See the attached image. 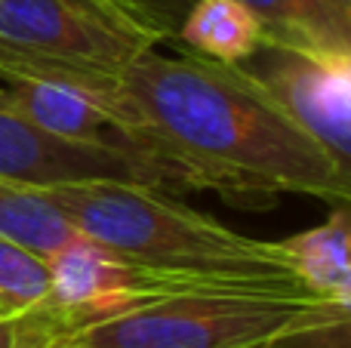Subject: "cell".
Segmentation results:
<instances>
[{"instance_id":"1","label":"cell","mask_w":351,"mask_h":348,"mask_svg":"<svg viewBox=\"0 0 351 348\" xmlns=\"http://www.w3.org/2000/svg\"><path fill=\"white\" fill-rule=\"evenodd\" d=\"M136 145L176 160L197 188L228 197L351 201V170L305 136L241 65L158 47L121 74Z\"/></svg>"},{"instance_id":"2","label":"cell","mask_w":351,"mask_h":348,"mask_svg":"<svg viewBox=\"0 0 351 348\" xmlns=\"http://www.w3.org/2000/svg\"><path fill=\"white\" fill-rule=\"evenodd\" d=\"M80 234L121 259L200 287L308 293L280 240H259L133 182H74L40 191ZM315 296V293H311Z\"/></svg>"},{"instance_id":"3","label":"cell","mask_w":351,"mask_h":348,"mask_svg":"<svg viewBox=\"0 0 351 348\" xmlns=\"http://www.w3.org/2000/svg\"><path fill=\"white\" fill-rule=\"evenodd\" d=\"M160 40L167 37L158 28L117 0H0V77L90 92L130 145L136 114L121 74Z\"/></svg>"},{"instance_id":"4","label":"cell","mask_w":351,"mask_h":348,"mask_svg":"<svg viewBox=\"0 0 351 348\" xmlns=\"http://www.w3.org/2000/svg\"><path fill=\"white\" fill-rule=\"evenodd\" d=\"M333 336L346 343L348 308L311 293L225 287L164 296L68 333L93 348H330Z\"/></svg>"},{"instance_id":"5","label":"cell","mask_w":351,"mask_h":348,"mask_svg":"<svg viewBox=\"0 0 351 348\" xmlns=\"http://www.w3.org/2000/svg\"><path fill=\"white\" fill-rule=\"evenodd\" d=\"M0 182L43 191L74 182H133L152 188H197L188 170L130 142H77L43 133L0 108Z\"/></svg>"},{"instance_id":"6","label":"cell","mask_w":351,"mask_h":348,"mask_svg":"<svg viewBox=\"0 0 351 348\" xmlns=\"http://www.w3.org/2000/svg\"><path fill=\"white\" fill-rule=\"evenodd\" d=\"M241 68L305 136L351 170V55L262 47Z\"/></svg>"},{"instance_id":"7","label":"cell","mask_w":351,"mask_h":348,"mask_svg":"<svg viewBox=\"0 0 351 348\" xmlns=\"http://www.w3.org/2000/svg\"><path fill=\"white\" fill-rule=\"evenodd\" d=\"M0 108L34 123L43 133L77 142H127L111 114L90 96L53 80H10L0 90Z\"/></svg>"},{"instance_id":"8","label":"cell","mask_w":351,"mask_h":348,"mask_svg":"<svg viewBox=\"0 0 351 348\" xmlns=\"http://www.w3.org/2000/svg\"><path fill=\"white\" fill-rule=\"evenodd\" d=\"M262 31V47L351 55V12L324 0H237Z\"/></svg>"},{"instance_id":"9","label":"cell","mask_w":351,"mask_h":348,"mask_svg":"<svg viewBox=\"0 0 351 348\" xmlns=\"http://www.w3.org/2000/svg\"><path fill=\"white\" fill-rule=\"evenodd\" d=\"M287 259H290L296 277L308 293L317 299H327L333 306L348 308L351 306V219H348V203L333 207L327 222L317 228H308L302 234L280 240Z\"/></svg>"},{"instance_id":"10","label":"cell","mask_w":351,"mask_h":348,"mask_svg":"<svg viewBox=\"0 0 351 348\" xmlns=\"http://www.w3.org/2000/svg\"><path fill=\"white\" fill-rule=\"evenodd\" d=\"M176 37L197 55L222 65H241L262 49L259 25L237 0H194Z\"/></svg>"},{"instance_id":"11","label":"cell","mask_w":351,"mask_h":348,"mask_svg":"<svg viewBox=\"0 0 351 348\" xmlns=\"http://www.w3.org/2000/svg\"><path fill=\"white\" fill-rule=\"evenodd\" d=\"M77 228L40 195L31 188L0 182V234L22 247L49 256L59 250Z\"/></svg>"},{"instance_id":"12","label":"cell","mask_w":351,"mask_h":348,"mask_svg":"<svg viewBox=\"0 0 351 348\" xmlns=\"http://www.w3.org/2000/svg\"><path fill=\"white\" fill-rule=\"evenodd\" d=\"M49 299L47 256L0 234V314L22 318Z\"/></svg>"},{"instance_id":"13","label":"cell","mask_w":351,"mask_h":348,"mask_svg":"<svg viewBox=\"0 0 351 348\" xmlns=\"http://www.w3.org/2000/svg\"><path fill=\"white\" fill-rule=\"evenodd\" d=\"M127 10H133L139 18H145L152 28H158L164 37H176L185 12L191 10L194 0H117Z\"/></svg>"},{"instance_id":"14","label":"cell","mask_w":351,"mask_h":348,"mask_svg":"<svg viewBox=\"0 0 351 348\" xmlns=\"http://www.w3.org/2000/svg\"><path fill=\"white\" fill-rule=\"evenodd\" d=\"M19 336H22V348H93L84 343H74L68 336H25L22 327H19Z\"/></svg>"},{"instance_id":"15","label":"cell","mask_w":351,"mask_h":348,"mask_svg":"<svg viewBox=\"0 0 351 348\" xmlns=\"http://www.w3.org/2000/svg\"><path fill=\"white\" fill-rule=\"evenodd\" d=\"M0 348H22V339H19V318L0 314Z\"/></svg>"},{"instance_id":"16","label":"cell","mask_w":351,"mask_h":348,"mask_svg":"<svg viewBox=\"0 0 351 348\" xmlns=\"http://www.w3.org/2000/svg\"><path fill=\"white\" fill-rule=\"evenodd\" d=\"M327 6H333V10L339 12H351V0H324Z\"/></svg>"}]
</instances>
